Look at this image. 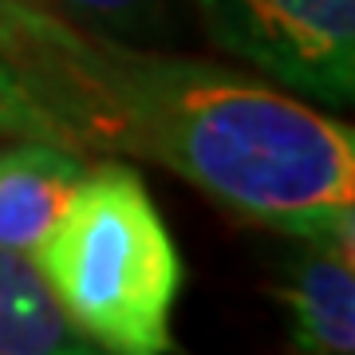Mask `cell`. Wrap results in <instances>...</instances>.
Returning a JSON list of instances; mask_svg holds the SVG:
<instances>
[{
  "label": "cell",
  "instance_id": "7a4b0ae2",
  "mask_svg": "<svg viewBox=\"0 0 355 355\" xmlns=\"http://www.w3.org/2000/svg\"><path fill=\"white\" fill-rule=\"evenodd\" d=\"M32 265L67 324L103 355H174L182 253L135 166H87Z\"/></svg>",
  "mask_w": 355,
  "mask_h": 355
},
{
  "label": "cell",
  "instance_id": "5b68a950",
  "mask_svg": "<svg viewBox=\"0 0 355 355\" xmlns=\"http://www.w3.org/2000/svg\"><path fill=\"white\" fill-rule=\"evenodd\" d=\"M280 277L292 355H355V229L292 237Z\"/></svg>",
  "mask_w": 355,
  "mask_h": 355
},
{
  "label": "cell",
  "instance_id": "3957f363",
  "mask_svg": "<svg viewBox=\"0 0 355 355\" xmlns=\"http://www.w3.org/2000/svg\"><path fill=\"white\" fill-rule=\"evenodd\" d=\"M205 36L316 107L355 99V0H186Z\"/></svg>",
  "mask_w": 355,
  "mask_h": 355
},
{
  "label": "cell",
  "instance_id": "52a82bcc",
  "mask_svg": "<svg viewBox=\"0 0 355 355\" xmlns=\"http://www.w3.org/2000/svg\"><path fill=\"white\" fill-rule=\"evenodd\" d=\"M0 355H103L60 312L32 257L0 249Z\"/></svg>",
  "mask_w": 355,
  "mask_h": 355
},
{
  "label": "cell",
  "instance_id": "ba28073f",
  "mask_svg": "<svg viewBox=\"0 0 355 355\" xmlns=\"http://www.w3.org/2000/svg\"><path fill=\"white\" fill-rule=\"evenodd\" d=\"M71 28L114 48H170L186 0H48Z\"/></svg>",
  "mask_w": 355,
  "mask_h": 355
},
{
  "label": "cell",
  "instance_id": "8992f818",
  "mask_svg": "<svg viewBox=\"0 0 355 355\" xmlns=\"http://www.w3.org/2000/svg\"><path fill=\"white\" fill-rule=\"evenodd\" d=\"M91 154L48 139H8L0 146V249L32 257L60 221Z\"/></svg>",
  "mask_w": 355,
  "mask_h": 355
},
{
  "label": "cell",
  "instance_id": "9c48e42d",
  "mask_svg": "<svg viewBox=\"0 0 355 355\" xmlns=\"http://www.w3.org/2000/svg\"><path fill=\"white\" fill-rule=\"evenodd\" d=\"M0 139H48L83 150L71 127L51 111V103L32 87V79L4 51H0Z\"/></svg>",
  "mask_w": 355,
  "mask_h": 355
},
{
  "label": "cell",
  "instance_id": "277c9868",
  "mask_svg": "<svg viewBox=\"0 0 355 355\" xmlns=\"http://www.w3.org/2000/svg\"><path fill=\"white\" fill-rule=\"evenodd\" d=\"M0 51L51 103L87 154H123V130L107 91V60L48 0H0Z\"/></svg>",
  "mask_w": 355,
  "mask_h": 355
},
{
  "label": "cell",
  "instance_id": "6da1fadb",
  "mask_svg": "<svg viewBox=\"0 0 355 355\" xmlns=\"http://www.w3.org/2000/svg\"><path fill=\"white\" fill-rule=\"evenodd\" d=\"M107 91L123 158H146L249 225L284 237L355 229V135L280 83L170 48H114Z\"/></svg>",
  "mask_w": 355,
  "mask_h": 355
}]
</instances>
